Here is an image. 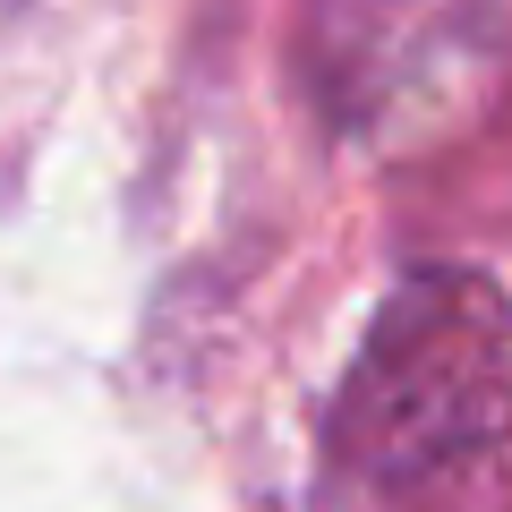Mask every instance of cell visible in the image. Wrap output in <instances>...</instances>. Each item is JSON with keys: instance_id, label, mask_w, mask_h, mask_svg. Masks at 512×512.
<instances>
[{"instance_id": "obj_1", "label": "cell", "mask_w": 512, "mask_h": 512, "mask_svg": "<svg viewBox=\"0 0 512 512\" xmlns=\"http://www.w3.org/2000/svg\"><path fill=\"white\" fill-rule=\"evenodd\" d=\"M512 436V299L478 265H419L384 291L342 393L333 461L376 495H427Z\"/></svg>"}, {"instance_id": "obj_2", "label": "cell", "mask_w": 512, "mask_h": 512, "mask_svg": "<svg viewBox=\"0 0 512 512\" xmlns=\"http://www.w3.org/2000/svg\"><path fill=\"white\" fill-rule=\"evenodd\" d=\"M325 86L359 128H410L504 77L512 0H316Z\"/></svg>"}]
</instances>
